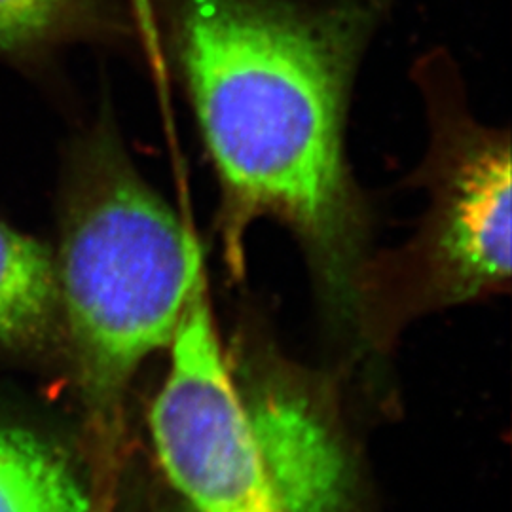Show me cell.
<instances>
[{
  "label": "cell",
  "mask_w": 512,
  "mask_h": 512,
  "mask_svg": "<svg viewBox=\"0 0 512 512\" xmlns=\"http://www.w3.org/2000/svg\"><path fill=\"white\" fill-rule=\"evenodd\" d=\"M389 4L152 0L219 183L232 274L266 219L289 228L317 270L338 279L353 268L368 220L349 167V97Z\"/></svg>",
  "instance_id": "1"
},
{
  "label": "cell",
  "mask_w": 512,
  "mask_h": 512,
  "mask_svg": "<svg viewBox=\"0 0 512 512\" xmlns=\"http://www.w3.org/2000/svg\"><path fill=\"white\" fill-rule=\"evenodd\" d=\"M55 281L63 348L95 437H114L139 365L169 348L207 283L183 220L129 158L103 110L67 148L57 198Z\"/></svg>",
  "instance_id": "2"
},
{
  "label": "cell",
  "mask_w": 512,
  "mask_h": 512,
  "mask_svg": "<svg viewBox=\"0 0 512 512\" xmlns=\"http://www.w3.org/2000/svg\"><path fill=\"white\" fill-rule=\"evenodd\" d=\"M412 80L429 129L414 173L427 211L401 266L448 304L495 293L511 279V133L476 118L452 55H421Z\"/></svg>",
  "instance_id": "3"
},
{
  "label": "cell",
  "mask_w": 512,
  "mask_h": 512,
  "mask_svg": "<svg viewBox=\"0 0 512 512\" xmlns=\"http://www.w3.org/2000/svg\"><path fill=\"white\" fill-rule=\"evenodd\" d=\"M150 410L154 450L192 512H289L256 444L207 296L196 293L169 346Z\"/></svg>",
  "instance_id": "4"
},
{
  "label": "cell",
  "mask_w": 512,
  "mask_h": 512,
  "mask_svg": "<svg viewBox=\"0 0 512 512\" xmlns=\"http://www.w3.org/2000/svg\"><path fill=\"white\" fill-rule=\"evenodd\" d=\"M241 395L260 456L285 509L348 512V459L323 410L283 380H262L249 391L241 389Z\"/></svg>",
  "instance_id": "5"
},
{
  "label": "cell",
  "mask_w": 512,
  "mask_h": 512,
  "mask_svg": "<svg viewBox=\"0 0 512 512\" xmlns=\"http://www.w3.org/2000/svg\"><path fill=\"white\" fill-rule=\"evenodd\" d=\"M63 348L54 253L0 220V349L44 355Z\"/></svg>",
  "instance_id": "6"
},
{
  "label": "cell",
  "mask_w": 512,
  "mask_h": 512,
  "mask_svg": "<svg viewBox=\"0 0 512 512\" xmlns=\"http://www.w3.org/2000/svg\"><path fill=\"white\" fill-rule=\"evenodd\" d=\"M0 512H92V488L57 444L0 423Z\"/></svg>",
  "instance_id": "7"
},
{
  "label": "cell",
  "mask_w": 512,
  "mask_h": 512,
  "mask_svg": "<svg viewBox=\"0 0 512 512\" xmlns=\"http://www.w3.org/2000/svg\"><path fill=\"white\" fill-rule=\"evenodd\" d=\"M110 0H0V61L37 65L57 50L116 29Z\"/></svg>",
  "instance_id": "8"
},
{
  "label": "cell",
  "mask_w": 512,
  "mask_h": 512,
  "mask_svg": "<svg viewBox=\"0 0 512 512\" xmlns=\"http://www.w3.org/2000/svg\"><path fill=\"white\" fill-rule=\"evenodd\" d=\"M92 512H114L112 467H95L92 480Z\"/></svg>",
  "instance_id": "9"
}]
</instances>
